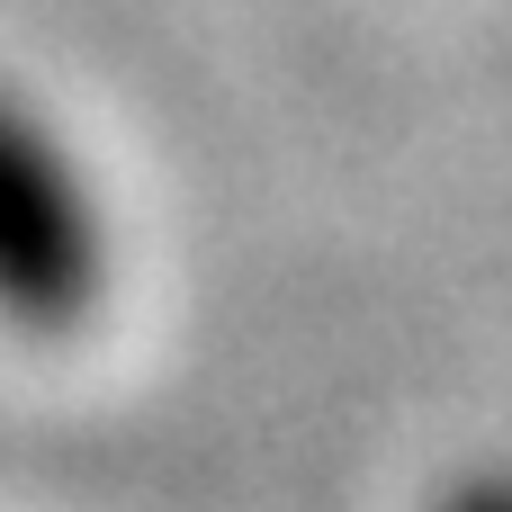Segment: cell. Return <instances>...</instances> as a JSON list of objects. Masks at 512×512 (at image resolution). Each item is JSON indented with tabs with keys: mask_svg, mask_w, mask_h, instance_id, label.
Masks as SVG:
<instances>
[{
	"mask_svg": "<svg viewBox=\"0 0 512 512\" xmlns=\"http://www.w3.org/2000/svg\"><path fill=\"white\" fill-rule=\"evenodd\" d=\"M108 297V225L81 153L45 108L0 90V315L18 333H72Z\"/></svg>",
	"mask_w": 512,
	"mask_h": 512,
	"instance_id": "6da1fadb",
	"label": "cell"
},
{
	"mask_svg": "<svg viewBox=\"0 0 512 512\" xmlns=\"http://www.w3.org/2000/svg\"><path fill=\"white\" fill-rule=\"evenodd\" d=\"M441 512H512V477H459Z\"/></svg>",
	"mask_w": 512,
	"mask_h": 512,
	"instance_id": "7a4b0ae2",
	"label": "cell"
}]
</instances>
